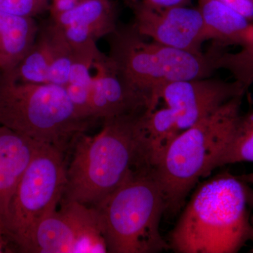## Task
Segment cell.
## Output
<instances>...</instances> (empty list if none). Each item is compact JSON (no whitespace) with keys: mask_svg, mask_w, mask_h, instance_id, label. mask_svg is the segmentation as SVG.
I'll use <instances>...</instances> for the list:
<instances>
[{"mask_svg":"<svg viewBox=\"0 0 253 253\" xmlns=\"http://www.w3.org/2000/svg\"><path fill=\"white\" fill-rule=\"evenodd\" d=\"M146 112L104 120L97 134L78 136L67 166L63 199L96 207L131 173L152 168L144 146Z\"/></svg>","mask_w":253,"mask_h":253,"instance_id":"obj_1","label":"cell"},{"mask_svg":"<svg viewBox=\"0 0 253 253\" xmlns=\"http://www.w3.org/2000/svg\"><path fill=\"white\" fill-rule=\"evenodd\" d=\"M245 182L224 172L198 186L169 234L177 253H236L251 237Z\"/></svg>","mask_w":253,"mask_h":253,"instance_id":"obj_2","label":"cell"},{"mask_svg":"<svg viewBox=\"0 0 253 253\" xmlns=\"http://www.w3.org/2000/svg\"><path fill=\"white\" fill-rule=\"evenodd\" d=\"M108 55L118 76L126 85L145 96L157 109L159 93L169 83L211 77L224 68L221 46L207 52H192L148 42L132 25L110 35Z\"/></svg>","mask_w":253,"mask_h":253,"instance_id":"obj_3","label":"cell"},{"mask_svg":"<svg viewBox=\"0 0 253 253\" xmlns=\"http://www.w3.org/2000/svg\"><path fill=\"white\" fill-rule=\"evenodd\" d=\"M244 96L228 101L173 141L155 169L167 212L175 214L180 211L196 183L214 170L216 161L231 140Z\"/></svg>","mask_w":253,"mask_h":253,"instance_id":"obj_4","label":"cell"},{"mask_svg":"<svg viewBox=\"0 0 253 253\" xmlns=\"http://www.w3.org/2000/svg\"><path fill=\"white\" fill-rule=\"evenodd\" d=\"M108 253H156L169 249L160 231L166 201L153 168H139L99 206Z\"/></svg>","mask_w":253,"mask_h":253,"instance_id":"obj_5","label":"cell"},{"mask_svg":"<svg viewBox=\"0 0 253 253\" xmlns=\"http://www.w3.org/2000/svg\"><path fill=\"white\" fill-rule=\"evenodd\" d=\"M89 123L78 115L65 86L23 83L0 73V126L65 152Z\"/></svg>","mask_w":253,"mask_h":253,"instance_id":"obj_6","label":"cell"},{"mask_svg":"<svg viewBox=\"0 0 253 253\" xmlns=\"http://www.w3.org/2000/svg\"><path fill=\"white\" fill-rule=\"evenodd\" d=\"M67 184L64 151L42 144L18 183L4 226L6 239L26 253L38 223L61 204Z\"/></svg>","mask_w":253,"mask_h":253,"instance_id":"obj_7","label":"cell"},{"mask_svg":"<svg viewBox=\"0 0 253 253\" xmlns=\"http://www.w3.org/2000/svg\"><path fill=\"white\" fill-rule=\"evenodd\" d=\"M61 204L38 223L26 253H108L99 210L63 199Z\"/></svg>","mask_w":253,"mask_h":253,"instance_id":"obj_8","label":"cell"},{"mask_svg":"<svg viewBox=\"0 0 253 253\" xmlns=\"http://www.w3.org/2000/svg\"><path fill=\"white\" fill-rule=\"evenodd\" d=\"M241 82H227L211 77L169 83L160 91L163 99L175 113L181 131L215 112L230 100L246 94Z\"/></svg>","mask_w":253,"mask_h":253,"instance_id":"obj_9","label":"cell"},{"mask_svg":"<svg viewBox=\"0 0 253 253\" xmlns=\"http://www.w3.org/2000/svg\"><path fill=\"white\" fill-rule=\"evenodd\" d=\"M132 3L133 27L141 36L176 49L201 52L208 41L202 15L197 8L176 6L154 9L139 2Z\"/></svg>","mask_w":253,"mask_h":253,"instance_id":"obj_10","label":"cell"},{"mask_svg":"<svg viewBox=\"0 0 253 253\" xmlns=\"http://www.w3.org/2000/svg\"><path fill=\"white\" fill-rule=\"evenodd\" d=\"M93 68L96 71L91 93L94 120L104 121L154 111L149 100L121 81L109 56L101 54Z\"/></svg>","mask_w":253,"mask_h":253,"instance_id":"obj_11","label":"cell"},{"mask_svg":"<svg viewBox=\"0 0 253 253\" xmlns=\"http://www.w3.org/2000/svg\"><path fill=\"white\" fill-rule=\"evenodd\" d=\"M42 144L0 126V221L4 230L15 191Z\"/></svg>","mask_w":253,"mask_h":253,"instance_id":"obj_12","label":"cell"},{"mask_svg":"<svg viewBox=\"0 0 253 253\" xmlns=\"http://www.w3.org/2000/svg\"><path fill=\"white\" fill-rule=\"evenodd\" d=\"M208 41L225 47L246 48L253 44V23L244 15L217 0H197Z\"/></svg>","mask_w":253,"mask_h":253,"instance_id":"obj_13","label":"cell"},{"mask_svg":"<svg viewBox=\"0 0 253 253\" xmlns=\"http://www.w3.org/2000/svg\"><path fill=\"white\" fill-rule=\"evenodd\" d=\"M39 28L34 18L0 11V73L8 75L34 44Z\"/></svg>","mask_w":253,"mask_h":253,"instance_id":"obj_14","label":"cell"},{"mask_svg":"<svg viewBox=\"0 0 253 253\" xmlns=\"http://www.w3.org/2000/svg\"><path fill=\"white\" fill-rule=\"evenodd\" d=\"M51 18V23L56 27L79 26L99 39L118 28L116 10L110 0H82L73 9Z\"/></svg>","mask_w":253,"mask_h":253,"instance_id":"obj_15","label":"cell"},{"mask_svg":"<svg viewBox=\"0 0 253 253\" xmlns=\"http://www.w3.org/2000/svg\"><path fill=\"white\" fill-rule=\"evenodd\" d=\"M181 132L175 113L169 108L147 111L144 116V146L148 162L155 168Z\"/></svg>","mask_w":253,"mask_h":253,"instance_id":"obj_16","label":"cell"},{"mask_svg":"<svg viewBox=\"0 0 253 253\" xmlns=\"http://www.w3.org/2000/svg\"><path fill=\"white\" fill-rule=\"evenodd\" d=\"M50 62L49 38L45 29L43 28L38 33L34 44L21 62L12 72L4 76L23 83H48Z\"/></svg>","mask_w":253,"mask_h":253,"instance_id":"obj_17","label":"cell"},{"mask_svg":"<svg viewBox=\"0 0 253 253\" xmlns=\"http://www.w3.org/2000/svg\"><path fill=\"white\" fill-rule=\"evenodd\" d=\"M241 162L253 163V110L240 115L231 140L216 161L214 169Z\"/></svg>","mask_w":253,"mask_h":253,"instance_id":"obj_18","label":"cell"},{"mask_svg":"<svg viewBox=\"0 0 253 253\" xmlns=\"http://www.w3.org/2000/svg\"><path fill=\"white\" fill-rule=\"evenodd\" d=\"M44 29L49 38L51 51L48 83L65 86L68 84L72 66L73 46L51 23Z\"/></svg>","mask_w":253,"mask_h":253,"instance_id":"obj_19","label":"cell"},{"mask_svg":"<svg viewBox=\"0 0 253 253\" xmlns=\"http://www.w3.org/2000/svg\"><path fill=\"white\" fill-rule=\"evenodd\" d=\"M73 49L72 66L67 84L91 85L93 78L91 70L95 61L103 53L99 51L95 41L73 46Z\"/></svg>","mask_w":253,"mask_h":253,"instance_id":"obj_20","label":"cell"},{"mask_svg":"<svg viewBox=\"0 0 253 253\" xmlns=\"http://www.w3.org/2000/svg\"><path fill=\"white\" fill-rule=\"evenodd\" d=\"M224 69L249 89L253 83V44L241 48L239 52H226Z\"/></svg>","mask_w":253,"mask_h":253,"instance_id":"obj_21","label":"cell"},{"mask_svg":"<svg viewBox=\"0 0 253 253\" xmlns=\"http://www.w3.org/2000/svg\"><path fill=\"white\" fill-rule=\"evenodd\" d=\"M50 0H0V11L34 18L49 9Z\"/></svg>","mask_w":253,"mask_h":253,"instance_id":"obj_22","label":"cell"},{"mask_svg":"<svg viewBox=\"0 0 253 253\" xmlns=\"http://www.w3.org/2000/svg\"><path fill=\"white\" fill-rule=\"evenodd\" d=\"M221 4L244 15L253 21V1L252 0H217Z\"/></svg>","mask_w":253,"mask_h":253,"instance_id":"obj_23","label":"cell"},{"mask_svg":"<svg viewBox=\"0 0 253 253\" xmlns=\"http://www.w3.org/2000/svg\"><path fill=\"white\" fill-rule=\"evenodd\" d=\"M141 3L147 7L154 9H166L176 6H188L191 0H140Z\"/></svg>","mask_w":253,"mask_h":253,"instance_id":"obj_24","label":"cell"},{"mask_svg":"<svg viewBox=\"0 0 253 253\" xmlns=\"http://www.w3.org/2000/svg\"><path fill=\"white\" fill-rule=\"evenodd\" d=\"M49 5L50 16L61 14L65 11H69L79 4L82 0H50Z\"/></svg>","mask_w":253,"mask_h":253,"instance_id":"obj_25","label":"cell"},{"mask_svg":"<svg viewBox=\"0 0 253 253\" xmlns=\"http://www.w3.org/2000/svg\"><path fill=\"white\" fill-rule=\"evenodd\" d=\"M5 235L4 230L0 221V253L6 252L7 240Z\"/></svg>","mask_w":253,"mask_h":253,"instance_id":"obj_26","label":"cell"},{"mask_svg":"<svg viewBox=\"0 0 253 253\" xmlns=\"http://www.w3.org/2000/svg\"><path fill=\"white\" fill-rule=\"evenodd\" d=\"M245 191H246L248 204L250 207L253 208V189L249 185V184L246 182H245Z\"/></svg>","mask_w":253,"mask_h":253,"instance_id":"obj_27","label":"cell"},{"mask_svg":"<svg viewBox=\"0 0 253 253\" xmlns=\"http://www.w3.org/2000/svg\"><path fill=\"white\" fill-rule=\"evenodd\" d=\"M238 176L241 180L247 183V184H253V172Z\"/></svg>","mask_w":253,"mask_h":253,"instance_id":"obj_28","label":"cell"},{"mask_svg":"<svg viewBox=\"0 0 253 253\" xmlns=\"http://www.w3.org/2000/svg\"><path fill=\"white\" fill-rule=\"evenodd\" d=\"M250 240L253 243V214L251 215V237H250ZM250 252L253 253V248Z\"/></svg>","mask_w":253,"mask_h":253,"instance_id":"obj_29","label":"cell"},{"mask_svg":"<svg viewBox=\"0 0 253 253\" xmlns=\"http://www.w3.org/2000/svg\"><path fill=\"white\" fill-rule=\"evenodd\" d=\"M131 2H136V1H140V0H130Z\"/></svg>","mask_w":253,"mask_h":253,"instance_id":"obj_30","label":"cell"},{"mask_svg":"<svg viewBox=\"0 0 253 253\" xmlns=\"http://www.w3.org/2000/svg\"><path fill=\"white\" fill-rule=\"evenodd\" d=\"M252 1H253V0H252Z\"/></svg>","mask_w":253,"mask_h":253,"instance_id":"obj_31","label":"cell"}]
</instances>
